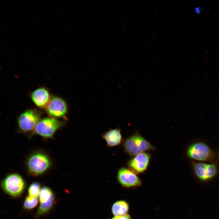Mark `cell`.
I'll return each instance as SVG.
<instances>
[{
    "label": "cell",
    "instance_id": "obj_1",
    "mask_svg": "<svg viewBox=\"0 0 219 219\" xmlns=\"http://www.w3.org/2000/svg\"><path fill=\"white\" fill-rule=\"evenodd\" d=\"M50 158L46 154L36 152L32 154L26 162L27 169L31 175L37 176L45 172L51 166Z\"/></svg>",
    "mask_w": 219,
    "mask_h": 219
},
{
    "label": "cell",
    "instance_id": "obj_2",
    "mask_svg": "<svg viewBox=\"0 0 219 219\" xmlns=\"http://www.w3.org/2000/svg\"><path fill=\"white\" fill-rule=\"evenodd\" d=\"M124 147L127 152L132 156L145 151L154 149L148 142L137 134L128 138L124 142Z\"/></svg>",
    "mask_w": 219,
    "mask_h": 219
},
{
    "label": "cell",
    "instance_id": "obj_3",
    "mask_svg": "<svg viewBox=\"0 0 219 219\" xmlns=\"http://www.w3.org/2000/svg\"><path fill=\"white\" fill-rule=\"evenodd\" d=\"M2 187L8 194L17 196L23 192L25 187V182L23 178L16 173L7 175L3 180Z\"/></svg>",
    "mask_w": 219,
    "mask_h": 219
},
{
    "label": "cell",
    "instance_id": "obj_4",
    "mask_svg": "<svg viewBox=\"0 0 219 219\" xmlns=\"http://www.w3.org/2000/svg\"><path fill=\"white\" fill-rule=\"evenodd\" d=\"M63 122L54 118H45L40 120L34 130L36 134L45 138H51Z\"/></svg>",
    "mask_w": 219,
    "mask_h": 219
},
{
    "label": "cell",
    "instance_id": "obj_5",
    "mask_svg": "<svg viewBox=\"0 0 219 219\" xmlns=\"http://www.w3.org/2000/svg\"><path fill=\"white\" fill-rule=\"evenodd\" d=\"M40 119V115L36 111L33 109L26 110L22 113L18 118V125L20 130L26 133L34 130Z\"/></svg>",
    "mask_w": 219,
    "mask_h": 219
},
{
    "label": "cell",
    "instance_id": "obj_6",
    "mask_svg": "<svg viewBox=\"0 0 219 219\" xmlns=\"http://www.w3.org/2000/svg\"><path fill=\"white\" fill-rule=\"evenodd\" d=\"M188 156L193 159L201 161L209 160L213 156V153L205 144L198 142L191 145L187 151Z\"/></svg>",
    "mask_w": 219,
    "mask_h": 219
},
{
    "label": "cell",
    "instance_id": "obj_7",
    "mask_svg": "<svg viewBox=\"0 0 219 219\" xmlns=\"http://www.w3.org/2000/svg\"><path fill=\"white\" fill-rule=\"evenodd\" d=\"M117 178L119 183L125 187H135L141 185V180L134 171L126 168L119 170Z\"/></svg>",
    "mask_w": 219,
    "mask_h": 219
},
{
    "label": "cell",
    "instance_id": "obj_8",
    "mask_svg": "<svg viewBox=\"0 0 219 219\" xmlns=\"http://www.w3.org/2000/svg\"><path fill=\"white\" fill-rule=\"evenodd\" d=\"M46 106L47 112L50 115L54 117H62L67 111V106L65 102L58 97L52 98Z\"/></svg>",
    "mask_w": 219,
    "mask_h": 219
},
{
    "label": "cell",
    "instance_id": "obj_9",
    "mask_svg": "<svg viewBox=\"0 0 219 219\" xmlns=\"http://www.w3.org/2000/svg\"><path fill=\"white\" fill-rule=\"evenodd\" d=\"M193 167L196 175L203 181L211 179L217 173V167L214 164L196 163L194 164Z\"/></svg>",
    "mask_w": 219,
    "mask_h": 219
},
{
    "label": "cell",
    "instance_id": "obj_10",
    "mask_svg": "<svg viewBox=\"0 0 219 219\" xmlns=\"http://www.w3.org/2000/svg\"><path fill=\"white\" fill-rule=\"evenodd\" d=\"M150 158L149 154L142 152L137 154L129 161L128 165L133 171L137 173H142L148 167Z\"/></svg>",
    "mask_w": 219,
    "mask_h": 219
},
{
    "label": "cell",
    "instance_id": "obj_11",
    "mask_svg": "<svg viewBox=\"0 0 219 219\" xmlns=\"http://www.w3.org/2000/svg\"><path fill=\"white\" fill-rule=\"evenodd\" d=\"M31 98L34 104L41 108L46 106L50 100L48 92L43 88L35 90L32 93Z\"/></svg>",
    "mask_w": 219,
    "mask_h": 219
},
{
    "label": "cell",
    "instance_id": "obj_12",
    "mask_svg": "<svg viewBox=\"0 0 219 219\" xmlns=\"http://www.w3.org/2000/svg\"><path fill=\"white\" fill-rule=\"evenodd\" d=\"M103 138L109 147H113L120 144L122 141V135L119 129L111 130L106 132L103 136Z\"/></svg>",
    "mask_w": 219,
    "mask_h": 219
},
{
    "label": "cell",
    "instance_id": "obj_13",
    "mask_svg": "<svg viewBox=\"0 0 219 219\" xmlns=\"http://www.w3.org/2000/svg\"><path fill=\"white\" fill-rule=\"evenodd\" d=\"M129 209V206L127 201L124 200H119L113 204L111 210L114 216H116L127 214Z\"/></svg>",
    "mask_w": 219,
    "mask_h": 219
},
{
    "label": "cell",
    "instance_id": "obj_14",
    "mask_svg": "<svg viewBox=\"0 0 219 219\" xmlns=\"http://www.w3.org/2000/svg\"><path fill=\"white\" fill-rule=\"evenodd\" d=\"M54 201V197L53 194L47 201L40 203L37 212L38 216L42 215L48 212L52 207Z\"/></svg>",
    "mask_w": 219,
    "mask_h": 219
},
{
    "label": "cell",
    "instance_id": "obj_15",
    "mask_svg": "<svg viewBox=\"0 0 219 219\" xmlns=\"http://www.w3.org/2000/svg\"><path fill=\"white\" fill-rule=\"evenodd\" d=\"M53 194L52 190L47 187H43L39 195V200L40 203L48 201Z\"/></svg>",
    "mask_w": 219,
    "mask_h": 219
},
{
    "label": "cell",
    "instance_id": "obj_16",
    "mask_svg": "<svg viewBox=\"0 0 219 219\" xmlns=\"http://www.w3.org/2000/svg\"><path fill=\"white\" fill-rule=\"evenodd\" d=\"M40 190V184L37 182H33L30 185L28 188L29 196L33 197H37L39 195Z\"/></svg>",
    "mask_w": 219,
    "mask_h": 219
},
{
    "label": "cell",
    "instance_id": "obj_17",
    "mask_svg": "<svg viewBox=\"0 0 219 219\" xmlns=\"http://www.w3.org/2000/svg\"><path fill=\"white\" fill-rule=\"evenodd\" d=\"M38 202V200L37 197L27 196L25 200L24 207L27 210L32 209L36 206Z\"/></svg>",
    "mask_w": 219,
    "mask_h": 219
},
{
    "label": "cell",
    "instance_id": "obj_18",
    "mask_svg": "<svg viewBox=\"0 0 219 219\" xmlns=\"http://www.w3.org/2000/svg\"><path fill=\"white\" fill-rule=\"evenodd\" d=\"M110 219H131L130 216L128 214L121 216H114Z\"/></svg>",
    "mask_w": 219,
    "mask_h": 219
},
{
    "label": "cell",
    "instance_id": "obj_19",
    "mask_svg": "<svg viewBox=\"0 0 219 219\" xmlns=\"http://www.w3.org/2000/svg\"><path fill=\"white\" fill-rule=\"evenodd\" d=\"M203 8L201 7H196L194 8V11L197 14H199L200 13L202 10Z\"/></svg>",
    "mask_w": 219,
    "mask_h": 219
},
{
    "label": "cell",
    "instance_id": "obj_20",
    "mask_svg": "<svg viewBox=\"0 0 219 219\" xmlns=\"http://www.w3.org/2000/svg\"><path fill=\"white\" fill-rule=\"evenodd\" d=\"M218 157H219V151L218 153Z\"/></svg>",
    "mask_w": 219,
    "mask_h": 219
},
{
    "label": "cell",
    "instance_id": "obj_21",
    "mask_svg": "<svg viewBox=\"0 0 219 219\" xmlns=\"http://www.w3.org/2000/svg\"><path fill=\"white\" fill-rule=\"evenodd\" d=\"M218 118H219V116Z\"/></svg>",
    "mask_w": 219,
    "mask_h": 219
}]
</instances>
